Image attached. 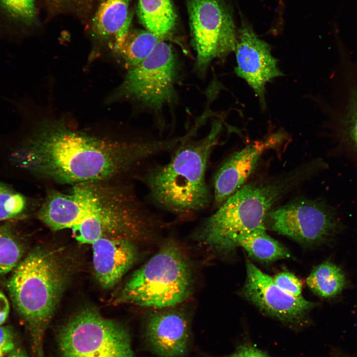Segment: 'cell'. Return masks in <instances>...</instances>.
I'll list each match as a JSON object with an SVG mask.
<instances>
[{
    "label": "cell",
    "instance_id": "cell-1",
    "mask_svg": "<svg viewBox=\"0 0 357 357\" xmlns=\"http://www.w3.org/2000/svg\"><path fill=\"white\" fill-rule=\"evenodd\" d=\"M10 155L16 167L53 182L73 185L123 181L155 156L170 152L172 139H126L70 129L63 122L34 121Z\"/></svg>",
    "mask_w": 357,
    "mask_h": 357
},
{
    "label": "cell",
    "instance_id": "cell-2",
    "mask_svg": "<svg viewBox=\"0 0 357 357\" xmlns=\"http://www.w3.org/2000/svg\"><path fill=\"white\" fill-rule=\"evenodd\" d=\"M68 192L75 239L92 244L102 238L134 240L148 235L152 214L126 182L99 181L72 186Z\"/></svg>",
    "mask_w": 357,
    "mask_h": 357
},
{
    "label": "cell",
    "instance_id": "cell-3",
    "mask_svg": "<svg viewBox=\"0 0 357 357\" xmlns=\"http://www.w3.org/2000/svg\"><path fill=\"white\" fill-rule=\"evenodd\" d=\"M221 125H214L204 137L179 144L168 163L154 165L137 176L151 200L175 214L195 213L207 208L212 195L206 179L211 153L218 143Z\"/></svg>",
    "mask_w": 357,
    "mask_h": 357
},
{
    "label": "cell",
    "instance_id": "cell-4",
    "mask_svg": "<svg viewBox=\"0 0 357 357\" xmlns=\"http://www.w3.org/2000/svg\"><path fill=\"white\" fill-rule=\"evenodd\" d=\"M319 164L309 163L276 178L243 185L204 220L199 240L217 251L234 250L239 236L265 228V218L274 205L314 175Z\"/></svg>",
    "mask_w": 357,
    "mask_h": 357
},
{
    "label": "cell",
    "instance_id": "cell-5",
    "mask_svg": "<svg viewBox=\"0 0 357 357\" xmlns=\"http://www.w3.org/2000/svg\"><path fill=\"white\" fill-rule=\"evenodd\" d=\"M14 269L7 283L11 299L40 343L63 290L62 267L53 251L37 247Z\"/></svg>",
    "mask_w": 357,
    "mask_h": 357
},
{
    "label": "cell",
    "instance_id": "cell-6",
    "mask_svg": "<svg viewBox=\"0 0 357 357\" xmlns=\"http://www.w3.org/2000/svg\"><path fill=\"white\" fill-rule=\"evenodd\" d=\"M192 287L188 261L178 246L169 242L133 273L115 301L164 309L184 301Z\"/></svg>",
    "mask_w": 357,
    "mask_h": 357
},
{
    "label": "cell",
    "instance_id": "cell-7",
    "mask_svg": "<svg viewBox=\"0 0 357 357\" xmlns=\"http://www.w3.org/2000/svg\"><path fill=\"white\" fill-rule=\"evenodd\" d=\"M61 357H135L129 334L94 307L84 308L60 329Z\"/></svg>",
    "mask_w": 357,
    "mask_h": 357
},
{
    "label": "cell",
    "instance_id": "cell-8",
    "mask_svg": "<svg viewBox=\"0 0 357 357\" xmlns=\"http://www.w3.org/2000/svg\"><path fill=\"white\" fill-rule=\"evenodd\" d=\"M264 225L301 243L314 245L332 238L341 228L336 210L318 199H296L271 209Z\"/></svg>",
    "mask_w": 357,
    "mask_h": 357
},
{
    "label": "cell",
    "instance_id": "cell-9",
    "mask_svg": "<svg viewBox=\"0 0 357 357\" xmlns=\"http://www.w3.org/2000/svg\"><path fill=\"white\" fill-rule=\"evenodd\" d=\"M176 66L170 45L160 41L152 52L127 73L116 96L159 109L174 95Z\"/></svg>",
    "mask_w": 357,
    "mask_h": 357
},
{
    "label": "cell",
    "instance_id": "cell-10",
    "mask_svg": "<svg viewBox=\"0 0 357 357\" xmlns=\"http://www.w3.org/2000/svg\"><path fill=\"white\" fill-rule=\"evenodd\" d=\"M188 10L196 65L203 71L214 59L235 52V24L219 0H189Z\"/></svg>",
    "mask_w": 357,
    "mask_h": 357
},
{
    "label": "cell",
    "instance_id": "cell-11",
    "mask_svg": "<svg viewBox=\"0 0 357 357\" xmlns=\"http://www.w3.org/2000/svg\"><path fill=\"white\" fill-rule=\"evenodd\" d=\"M242 293L262 313L293 326H301L307 313L316 305L302 296L295 297L286 292L249 261Z\"/></svg>",
    "mask_w": 357,
    "mask_h": 357
},
{
    "label": "cell",
    "instance_id": "cell-12",
    "mask_svg": "<svg viewBox=\"0 0 357 357\" xmlns=\"http://www.w3.org/2000/svg\"><path fill=\"white\" fill-rule=\"evenodd\" d=\"M235 52V73L252 89L261 109L265 110L266 84L284 75L272 55L270 45L259 38L251 28L244 25L238 31Z\"/></svg>",
    "mask_w": 357,
    "mask_h": 357
},
{
    "label": "cell",
    "instance_id": "cell-13",
    "mask_svg": "<svg viewBox=\"0 0 357 357\" xmlns=\"http://www.w3.org/2000/svg\"><path fill=\"white\" fill-rule=\"evenodd\" d=\"M283 135L278 132L263 140L250 144L230 155L223 162L214 177L215 206L219 207L243 185L255 170L263 154L280 142Z\"/></svg>",
    "mask_w": 357,
    "mask_h": 357
},
{
    "label": "cell",
    "instance_id": "cell-14",
    "mask_svg": "<svg viewBox=\"0 0 357 357\" xmlns=\"http://www.w3.org/2000/svg\"><path fill=\"white\" fill-rule=\"evenodd\" d=\"M145 336L158 357H183L189 346L190 328L185 315L175 310H157L147 317Z\"/></svg>",
    "mask_w": 357,
    "mask_h": 357
},
{
    "label": "cell",
    "instance_id": "cell-15",
    "mask_svg": "<svg viewBox=\"0 0 357 357\" xmlns=\"http://www.w3.org/2000/svg\"><path fill=\"white\" fill-rule=\"evenodd\" d=\"M92 245L96 278L103 288H112L135 262L136 247L132 240L123 238H102Z\"/></svg>",
    "mask_w": 357,
    "mask_h": 357
},
{
    "label": "cell",
    "instance_id": "cell-16",
    "mask_svg": "<svg viewBox=\"0 0 357 357\" xmlns=\"http://www.w3.org/2000/svg\"><path fill=\"white\" fill-rule=\"evenodd\" d=\"M130 0H101L92 19L94 33L101 38H113L114 48L119 45L129 31Z\"/></svg>",
    "mask_w": 357,
    "mask_h": 357
},
{
    "label": "cell",
    "instance_id": "cell-17",
    "mask_svg": "<svg viewBox=\"0 0 357 357\" xmlns=\"http://www.w3.org/2000/svg\"><path fill=\"white\" fill-rule=\"evenodd\" d=\"M138 9L144 27L161 40L173 29L176 16L170 0H139Z\"/></svg>",
    "mask_w": 357,
    "mask_h": 357
},
{
    "label": "cell",
    "instance_id": "cell-18",
    "mask_svg": "<svg viewBox=\"0 0 357 357\" xmlns=\"http://www.w3.org/2000/svg\"><path fill=\"white\" fill-rule=\"evenodd\" d=\"M234 248L243 247L251 257L270 262L289 257L290 253L285 246L270 237L266 228H261L239 236L235 241Z\"/></svg>",
    "mask_w": 357,
    "mask_h": 357
},
{
    "label": "cell",
    "instance_id": "cell-19",
    "mask_svg": "<svg viewBox=\"0 0 357 357\" xmlns=\"http://www.w3.org/2000/svg\"><path fill=\"white\" fill-rule=\"evenodd\" d=\"M309 289L323 298H329L340 294L345 286V275L339 267L324 262L315 266L306 280Z\"/></svg>",
    "mask_w": 357,
    "mask_h": 357
},
{
    "label": "cell",
    "instance_id": "cell-20",
    "mask_svg": "<svg viewBox=\"0 0 357 357\" xmlns=\"http://www.w3.org/2000/svg\"><path fill=\"white\" fill-rule=\"evenodd\" d=\"M161 40L147 30L129 31L123 41L115 49L125 64L132 68L146 58Z\"/></svg>",
    "mask_w": 357,
    "mask_h": 357
},
{
    "label": "cell",
    "instance_id": "cell-21",
    "mask_svg": "<svg viewBox=\"0 0 357 357\" xmlns=\"http://www.w3.org/2000/svg\"><path fill=\"white\" fill-rule=\"evenodd\" d=\"M24 252L23 243L12 227L0 225V274L14 269Z\"/></svg>",
    "mask_w": 357,
    "mask_h": 357
},
{
    "label": "cell",
    "instance_id": "cell-22",
    "mask_svg": "<svg viewBox=\"0 0 357 357\" xmlns=\"http://www.w3.org/2000/svg\"><path fill=\"white\" fill-rule=\"evenodd\" d=\"M28 201L22 194L0 181V221L20 217L28 209Z\"/></svg>",
    "mask_w": 357,
    "mask_h": 357
},
{
    "label": "cell",
    "instance_id": "cell-23",
    "mask_svg": "<svg viewBox=\"0 0 357 357\" xmlns=\"http://www.w3.org/2000/svg\"><path fill=\"white\" fill-rule=\"evenodd\" d=\"M0 9L12 21L24 26L36 21L35 0H0Z\"/></svg>",
    "mask_w": 357,
    "mask_h": 357
},
{
    "label": "cell",
    "instance_id": "cell-24",
    "mask_svg": "<svg viewBox=\"0 0 357 357\" xmlns=\"http://www.w3.org/2000/svg\"><path fill=\"white\" fill-rule=\"evenodd\" d=\"M273 279L278 287L290 295L295 297L302 296V284L294 274L282 272L275 275Z\"/></svg>",
    "mask_w": 357,
    "mask_h": 357
},
{
    "label": "cell",
    "instance_id": "cell-25",
    "mask_svg": "<svg viewBox=\"0 0 357 357\" xmlns=\"http://www.w3.org/2000/svg\"><path fill=\"white\" fill-rule=\"evenodd\" d=\"M346 134L349 145L357 154V94L351 108L346 126Z\"/></svg>",
    "mask_w": 357,
    "mask_h": 357
},
{
    "label": "cell",
    "instance_id": "cell-26",
    "mask_svg": "<svg viewBox=\"0 0 357 357\" xmlns=\"http://www.w3.org/2000/svg\"><path fill=\"white\" fill-rule=\"evenodd\" d=\"M15 348L14 333L9 326H0V357L8 354Z\"/></svg>",
    "mask_w": 357,
    "mask_h": 357
},
{
    "label": "cell",
    "instance_id": "cell-27",
    "mask_svg": "<svg viewBox=\"0 0 357 357\" xmlns=\"http://www.w3.org/2000/svg\"><path fill=\"white\" fill-rule=\"evenodd\" d=\"M223 357H269L265 353L249 343L239 345L234 353Z\"/></svg>",
    "mask_w": 357,
    "mask_h": 357
},
{
    "label": "cell",
    "instance_id": "cell-28",
    "mask_svg": "<svg viewBox=\"0 0 357 357\" xmlns=\"http://www.w3.org/2000/svg\"><path fill=\"white\" fill-rule=\"evenodd\" d=\"M90 0H50L52 4L60 8H79L87 4Z\"/></svg>",
    "mask_w": 357,
    "mask_h": 357
},
{
    "label": "cell",
    "instance_id": "cell-29",
    "mask_svg": "<svg viewBox=\"0 0 357 357\" xmlns=\"http://www.w3.org/2000/svg\"><path fill=\"white\" fill-rule=\"evenodd\" d=\"M9 311V303L6 297L0 292V325L3 323Z\"/></svg>",
    "mask_w": 357,
    "mask_h": 357
},
{
    "label": "cell",
    "instance_id": "cell-30",
    "mask_svg": "<svg viewBox=\"0 0 357 357\" xmlns=\"http://www.w3.org/2000/svg\"><path fill=\"white\" fill-rule=\"evenodd\" d=\"M7 357H28L26 353L20 348H14L8 354Z\"/></svg>",
    "mask_w": 357,
    "mask_h": 357
},
{
    "label": "cell",
    "instance_id": "cell-31",
    "mask_svg": "<svg viewBox=\"0 0 357 357\" xmlns=\"http://www.w3.org/2000/svg\"></svg>",
    "mask_w": 357,
    "mask_h": 357
}]
</instances>
